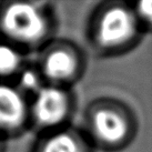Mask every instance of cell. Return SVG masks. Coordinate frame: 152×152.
<instances>
[{
	"mask_svg": "<svg viewBox=\"0 0 152 152\" xmlns=\"http://www.w3.org/2000/svg\"><path fill=\"white\" fill-rule=\"evenodd\" d=\"M0 26L10 38L21 42L38 41L46 32V19L30 4L16 2L4 10Z\"/></svg>",
	"mask_w": 152,
	"mask_h": 152,
	"instance_id": "obj_1",
	"label": "cell"
},
{
	"mask_svg": "<svg viewBox=\"0 0 152 152\" xmlns=\"http://www.w3.org/2000/svg\"><path fill=\"white\" fill-rule=\"evenodd\" d=\"M135 28L133 15L127 9L114 7L103 13L98 27V39L102 46H119L134 36Z\"/></svg>",
	"mask_w": 152,
	"mask_h": 152,
	"instance_id": "obj_2",
	"label": "cell"
},
{
	"mask_svg": "<svg viewBox=\"0 0 152 152\" xmlns=\"http://www.w3.org/2000/svg\"><path fill=\"white\" fill-rule=\"evenodd\" d=\"M67 97L57 88H43L37 93L34 104V113L42 126H55L67 113Z\"/></svg>",
	"mask_w": 152,
	"mask_h": 152,
	"instance_id": "obj_3",
	"label": "cell"
},
{
	"mask_svg": "<svg viewBox=\"0 0 152 152\" xmlns=\"http://www.w3.org/2000/svg\"><path fill=\"white\" fill-rule=\"evenodd\" d=\"M26 106L21 94L9 86L0 85V129L17 128L25 118Z\"/></svg>",
	"mask_w": 152,
	"mask_h": 152,
	"instance_id": "obj_4",
	"label": "cell"
},
{
	"mask_svg": "<svg viewBox=\"0 0 152 152\" xmlns=\"http://www.w3.org/2000/svg\"><path fill=\"white\" fill-rule=\"evenodd\" d=\"M92 126L99 139L108 143H117L127 133L124 119L113 110L101 109L97 111L93 115Z\"/></svg>",
	"mask_w": 152,
	"mask_h": 152,
	"instance_id": "obj_5",
	"label": "cell"
},
{
	"mask_svg": "<svg viewBox=\"0 0 152 152\" xmlns=\"http://www.w3.org/2000/svg\"><path fill=\"white\" fill-rule=\"evenodd\" d=\"M43 70L47 77L53 80L68 79L76 70V60L68 51L56 50L47 56Z\"/></svg>",
	"mask_w": 152,
	"mask_h": 152,
	"instance_id": "obj_6",
	"label": "cell"
},
{
	"mask_svg": "<svg viewBox=\"0 0 152 152\" xmlns=\"http://www.w3.org/2000/svg\"><path fill=\"white\" fill-rule=\"evenodd\" d=\"M41 152H82V150L71 134L59 133L47 140Z\"/></svg>",
	"mask_w": 152,
	"mask_h": 152,
	"instance_id": "obj_7",
	"label": "cell"
},
{
	"mask_svg": "<svg viewBox=\"0 0 152 152\" xmlns=\"http://www.w3.org/2000/svg\"><path fill=\"white\" fill-rule=\"evenodd\" d=\"M20 64L17 50L8 45H0V75L7 76L15 72Z\"/></svg>",
	"mask_w": 152,
	"mask_h": 152,
	"instance_id": "obj_8",
	"label": "cell"
},
{
	"mask_svg": "<svg viewBox=\"0 0 152 152\" xmlns=\"http://www.w3.org/2000/svg\"><path fill=\"white\" fill-rule=\"evenodd\" d=\"M140 17L149 23H152V1H141L138 4Z\"/></svg>",
	"mask_w": 152,
	"mask_h": 152,
	"instance_id": "obj_9",
	"label": "cell"
},
{
	"mask_svg": "<svg viewBox=\"0 0 152 152\" xmlns=\"http://www.w3.org/2000/svg\"><path fill=\"white\" fill-rule=\"evenodd\" d=\"M22 85L27 89H34L38 86V79L34 72H26L21 78Z\"/></svg>",
	"mask_w": 152,
	"mask_h": 152,
	"instance_id": "obj_10",
	"label": "cell"
}]
</instances>
